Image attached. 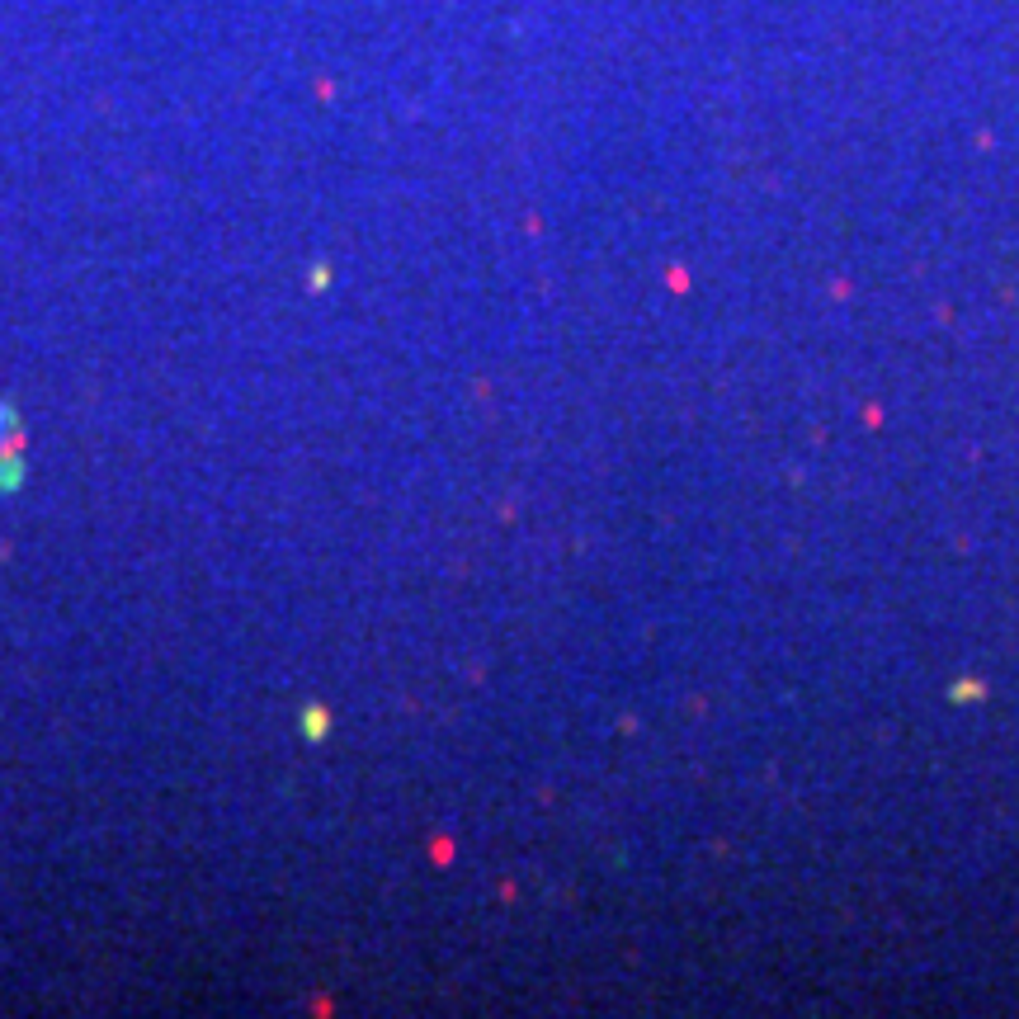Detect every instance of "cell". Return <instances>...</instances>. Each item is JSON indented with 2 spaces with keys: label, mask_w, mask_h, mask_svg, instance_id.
<instances>
[{
  "label": "cell",
  "mask_w": 1019,
  "mask_h": 1019,
  "mask_svg": "<svg viewBox=\"0 0 1019 1019\" xmlns=\"http://www.w3.org/2000/svg\"><path fill=\"white\" fill-rule=\"evenodd\" d=\"M0 425H10V411H5V406H0Z\"/></svg>",
  "instance_id": "obj_1"
}]
</instances>
